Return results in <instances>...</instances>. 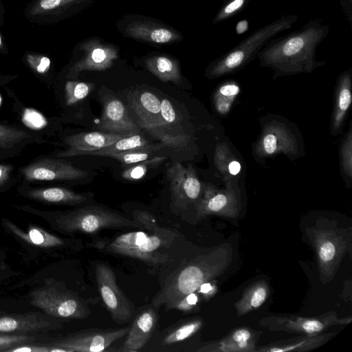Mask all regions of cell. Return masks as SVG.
<instances>
[{
	"label": "cell",
	"instance_id": "6da1fadb",
	"mask_svg": "<svg viewBox=\"0 0 352 352\" xmlns=\"http://www.w3.org/2000/svg\"><path fill=\"white\" fill-rule=\"evenodd\" d=\"M330 30L322 19H311L300 29L269 41L258 54L259 64L273 70V78L311 73L326 64L316 58V52Z\"/></svg>",
	"mask_w": 352,
	"mask_h": 352
},
{
	"label": "cell",
	"instance_id": "7a4b0ae2",
	"mask_svg": "<svg viewBox=\"0 0 352 352\" xmlns=\"http://www.w3.org/2000/svg\"><path fill=\"white\" fill-rule=\"evenodd\" d=\"M138 219L145 222L151 233L134 231L122 234L113 239H100L91 245L103 252L141 260L148 264L161 265L170 261L168 254L175 239V233L160 228L147 212H137Z\"/></svg>",
	"mask_w": 352,
	"mask_h": 352
},
{
	"label": "cell",
	"instance_id": "3957f363",
	"mask_svg": "<svg viewBox=\"0 0 352 352\" xmlns=\"http://www.w3.org/2000/svg\"><path fill=\"white\" fill-rule=\"evenodd\" d=\"M298 18V14H284L257 28L212 62L207 69V76L213 79L239 71L257 57L261 49L276 35L291 29Z\"/></svg>",
	"mask_w": 352,
	"mask_h": 352
},
{
	"label": "cell",
	"instance_id": "277c9868",
	"mask_svg": "<svg viewBox=\"0 0 352 352\" xmlns=\"http://www.w3.org/2000/svg\"><path fill=\"white\" fill-rule=\"evenodd\" d=\"M218 266L213 263L212 254L201 255L173 272L153 300L155 307L164 305L166 311L184 296L197 290L199 286L214 275Z\"/></svg>",
	"mask_w": 352,
	"mask_h": 352
},
{
	"label": "cell",
	"instance_id": "5b68a950",
	"mask_svg": "<svg viewBox=\"0 0 352 352\" xmlns=\"http://www.w3.org/2000/svg\"><path fill=\"white\" fill-rule=\"evenodd\" d=\"M55 222L59 229L68 232L93 234L104 229L143 228L136 220L99 206H85L56 213Z\"/></svg>",
	"mask_w": 352,
	"mask_h": 352
},
{
	"label": "cell",
	"instance_id": "8992f818",
	"mask_svg": "<svg viewBox=\"0 0 352 352\" xmlns=\"http://www.w3.org/2000/svg\"><path fill=\"white\" fill-rule=\"evenodd\" d=\"M128 102L134 111L140 125L164 144L179 146L186 142L184 137L170 136L162 129L167 126L160 113V100L153 93L133 91L129 94Z\"/></svg>",
	"mask_w": 352,
	"mask_h": 352
},
{
	"label": "cell",
	"instance_id": "52a82bcc",
	"mask_svg": "<svg viewBox=\"0 0 352 352\" xmlns=\"http://www.w3.org/2000/svg\"><path fill=\"white\" fill-rule=\"evenodd\" d=\"M30 296L31 305L53 317L83 318L89 314V309L81 298L54 286L35 289Z\"/></svg>",
	"mask_w": 352,
	"mask_h": 352
},
{
	"label": "cell",
	"instance_id": "ba28073f",
	"mask_svg": "<svg viewBox=\"0 0 352 352\" xmlns=\"http://www.w3.org/2000/svg\"><path fill=\"white\" fill-rule=\"evenodd\" d=\"M129 327L88 329L65 336L47 344L52 352H101L109 351L111 345L125 336Z\"/></svg>",
	"mask_w": 352,
	"mask_h": 352
},
{
	"label": "cell",
	"instance_id": "9c48e42d",
	"mask_svg": "<svg viewBox=\"0 0 352 352\" xmlns=\"http://www.w3.org/2000/svg\"><path fill=\"white\" fill-rule=\"evenodd\" d=\"M20 181L33 182L74 181L85 178L88 173L61 158L36 157L17 170Z\"/></svg>",
	"mask_w": 352,
	"mask_h": 352
},
{
	"label": "cell",
	"instance_id": "30bf717a",
	"mask_svg": "<svg viewBox=\"0 0 352 352\" xmlns=\"http://www.w3.org/2000/svg\"><path fill=\"white\" fill-rule=\"evenodd\" d=\"M95 272L99 292L112 319L119 324L129 322L133 316V308L118 285L113 270L100 262L96 265Z\"/></svg>",
	"mask_w": 352,
	"mask_h": 352
},
{
	"label": "cell",
	"instance_id": "8fae6325",
	"mask_svg": "<svg viewBox=\"0 0 352 352\" xmlns=\"http://www.w3.org/2000/svg\"><path fill=\"white\" fill-rule=\"evenodd\" d=\"M172 203L179 208H186L195 201L201 192V183L190 164L186 167L175 162L166 168Z\"/></svg>",
	"mask_w": 352,
	"mask_h": 352
},
{
	"label": "cell",
	"instance_id": "7c38bea8",
	"mask_svg": "<svg viewBox=\"0 0 352 352\" xmlns=\"http://www.w3.org/2000/svg\"><path fill=\"white\" fill-rule=\"evenodd\" d=\"M158 316L155 307L146 306L135 315L129 327L120 352H138L144 348L153 335L157 325Z\"/></svg>",
	"mask_w": 352,
	"mask_h": 352
},
{
	"label": "cell",
	"instance_id": "4fadbf2b",
	"mask_svg": "<svg viewBox=\"0 0 352 352\" xmlns=\"http://www.w3.org/2000/svg\"><path fill=\"white\" fill-rule=\"evenodd\" d=\"M49 141L17 124L0 122V162L20 155L31 144H42Z\"/></svg>",
	"mask_w": 352,
	"mask_h": 352
},
{
	"label": "cell",
	"instance_id": "5bb4252c",
	"mask_svg": "<svg viewBox=\"0 0 352 352\" xmlns=\"http://www.w3.org/2000/svg\"><path fill=\"white\" fill-rule=\"evenodd\" d=\"M126 136L114 133H78L67 135L63 139L67 148L56 151L53 156L58 158L79 156L81 153L98 150L108 146Z\"/></svg>",
	"mask_w": 352,
	"mask_h": 352
},
{
	"label": "cell",
	"instance_id": "9a60e30c",
	"mask_svg": "<svg viewBox=\"0 0 352 352\" xmlns=\"http://www.w3.org/2000/svg\"><path fill=\"white\" fill-rule=\"evenodd\" d=\"M349 319H340L336 314L329 313L314 318H270L269 325L272 329L311 335L317 334L333 324H345Z\"/></svg>",
	"mask_w": 352,
	"mask_h": 352
},
{
	"label": "cell",
	"instance_id": "2e32d148",
	"mask_svg": "<svg viewBox=\"0 0 352 352\" xmlns=\"http://www.w3.org/2000/svg\"><path fill=\"white\" fill-rule=\"evenodd\" d=\"M6 90L13 100L12 111L17 124L46 139L53 135L55 129L53 118H47L33 107L25 106L10 89L6 87Z\"/></svg>",
	"mask_w": 352,
	"mask_h": 352
},
{
	"label": "cell",
	"instance_id": "e0dca14e",
	"mask_svg": "<svg viewBox=\"0 0 352 352\" xmlns=\"http://www.w3.org/2000/svg\"><path fill=\"white\" fill-rule=\"evenodd\" d=\"M98 127L100 130L126 137L140 132L124 104L116 98H111L104 102Z\"/></svg>",
	"mask_w": 352,
	"mask_h": 352
},
{
	"label": "cell",
	"instance_id": "ac0fdd59",
	"mask_svg": "<svg viewBox=\"0 0 352 352\" xmlns=\"http://www.w3.org/2000/svg\"><path fill=\"white\" fill-rule=\"evenodd\" d=\"M18 192L23 197L36 201L58 205H78L87 200L84 194L77 193L70 189L52 187H32L30 183L21 181Z\"/></svg>",
	"mask_w": 352,
	"mask_h": 352
},
{
	"label": "cell",
	"instance_id": "d6986e66",
	"mask_svg": "<svg viewBox=\"0 0 352 352\" xmlns=\"http://www.w3.org/2000/svg\"><path fill=\"white\" fill-rule=\"evenodd\" d=\"M60 327L38 313L4 315L0 316V333L27 334L49 331Z\"/></svg>",
	"mask_w": 352,
	"mask_h": 352
},
{
	"label": "cell",
	"instance_id": "ffe728a7",
	"mask_svg": "<svg viewBox=\"0 0 352 352\" xmlns=\"http://www.w3.org/2000/svg\"><path fill=\"white\" fill-rule=\"evenodd\" d=\"M78 0H32L24 9L25 17L31 22L50 24L63 19Z\"/></svg>",
	"mask_w": 352,
	"mask_h": 352
},
{
	"label": "cell",
	"instance_id": "44dd1931",
	"mask_svg": "<svg viewBox=\"0 0 352 352\" xmlns=\"http://www.w3.org/2000/svg\"><path fill=\"white\" fill-rule=\"evenodd\" d=\"M351 70L340 74L338 80L335 106L331 120L332 133L338 134L342 129L343 122L351 104Z\"/></svg>",
	"mask_w": 352,
	"mask_h": 352
},
{
	"label": "cell",
	"instance_id": "7402d4cb",
	"mask_svg": "<svg viewBox=\"0 0 352 352\" xmlns=\"http://www.w3.org/2000/svg\"><path fill=\"white\" fill-rule=\"evenodd\" d=\"M3 222L15 236L35 246L50 248H60L65 245L63 239L38 227L30 226L28 232H25L8 219H3Z\"/></svg>",
	"mask_w": 352,
	"mask_h": 352
},
{
	"label": "cell",
	"instance_id": "603a6c76",
	"mask_svg": "<svg viewBox=\"0 0 352 352\" xmlns=\"http://www.w3.org/2000/svg\"><path fill=\"white\" fill-rule=\"evenodd\" d=\"M115 55L102 47H96L82 60L78 61L71 67L66 78L74 79L78 73L83 70H102L109 67Z\"/></svg>",
	"mask_w": 352,
	"mask_h": 352
},
{
	"label": "cell",
	"instance_id": "cb8c5ba5",
	"mask_svg": "<svg viewBox=\"0 0 352 352\" xmlns=\"http://www.w3.org/2000/svg\"><path fill=\"white\" fill-rule=\"evenodd\" d=\"M201 325V320L197 318L181 320L163 331L160 343L170 346L184 341L199 330Z\"/></svg>",
	"mask_w": 352,
	"mask_h": 352
},
{
	"label": "cell",
	"instance_id": "d4e9b609",
	"mask_svg": "<svg viewBox=\"0 0 352 352\" xmlns=\"http://www.w3.org/2000/svg\"><path fill=\"white\" fill-rule=\"evenodd\" d=\"M333 333L323 335L311 334L292 339L285 344L272 346L267 349H260L261 351L285 352V351H305L315 349L328 340Z\"/></svg>",
	"mask_w": 352,
	"mask_h": 352
},
{
	"label": "cell",
	"instance_id": "484cf974",
	"mask_svg": "<svg viewBox=\"0 0 352 352\" xmlns=\"http://www.w3.org/2000/svg\"><path fill=\"white\" fill-rule=\"evenodd\" d=\"M146 139L139 134L122 138L111 145L95 151L83 152L80 155H94L108 157L111 154L129 150L138 149L150 146Z\"/></svg>",
	"mask_w": 352,
	"mask_h": 352
},
{
	"label": "cell",
	"instance_id": "4316f807",
	"mask_svg": "<svg viewBox=\"0 0 352 352\" xmlns=\"http://www.w3.org/2000/svg\"><path fill=\"white\" fill-rule=\"evenodd\" d=\"M23 62L25 65L46 86L52 85V63L45 54L27 51L24 53Z\"/></svg>",
	"mask_w": 352,
	"mask_h": 352
},
{
	"label": "cell",
	"instance_id": "83f0119b",
	"mask_svg": "<svg viewBox=\"0 0 352 352\" xmlns=\"http://www.w3.org/2000/svg\"><path fill=\"white\" fill-rule=\"evenodd\" d=\"M234 197L227 192L213 194L210 189L206 190L204 199L197 207V216L222 214L233 203Z\"/></svg>",
	"mask_w": 352,
	"mask_h": 352
},
{
	"label": "cell",
	"instance_id": "f1b7e54d",
	"mask_svg": "<svg viewBox=\"0 0 352 352\" xmlns=\"http://www.w3.org/2000/svg\"><path fill=\"white\" fill-rule=\"evenodd\" d=\"M148 69L164 82L172 81L179 84L181 75L177 64L165 56H157L147 61Z\"/></svg>",
	"mask_w": 352,
	"mask_h": 352
},
{
	"label": "cell",
	"instance_id": "f546056e",
	"mask_svg": "<svg viewBox=\"0 0 352 352\" xmlns=\"http://www.w3.org/2000/svg\"><path fill=\"white\" fill-rule=\"evenodd\" d=\"M240 92V87L234 81H228L218 87L214 96V104L217 111L227 114Z\"/></svg>",
	"mask_w": 352,
	"mask_h": 352
},
{
	"label": "cell",
	"instance_id": "4dcf8cb0",
	"mask_svg": "<svg viewBox=\"0 0 352 352\" xmlns=\"http://www.w3.org/2000/svg\"><path fill=\"white\" fill-rule=\"evenodd\" d=\"M94 85L68 79L63 88V104L66 107L76 104L94 89Z\"/></svg>",
	"mask_w": 352,
	"mask_h": 352
},
{
	"label": "cell",
	"instance_id": "1f68e13d",
	"mask_svg": "<svg viewBox=\"0 0 352 352\" xmlns=\"http://www.w3.org/2000/svg\"><path fill=\"white\" fill-rule=\"evenodd\" d=\"M267 296V287L264 283L251 287L237 303L238 312L244 314L252 309L259 307Z\"/></svg>",
	"mask_w": 352,
	"mask_h": 352
},
{
	"label": "cell",
	"instance_id": "d6a6232c",
	"mask_svg": "<svg viewBox=\"0 0 352 352\" xmlns=\"http://www.w3.org/2000/svg\"><path fill=\"white\" fill-rule=\"evenodd\" d=\"M163 146L150 145L147 147L126 151L109 155L108 157L116 159L124 164H133L148 160L153 153Z\"/></svg>",
	"mask_w": 352,
	"mask_h": 352
},
{
	"label": "cell",
	"instance_id": "836d02e7",
	"mask_svg": "<svg viewBox=\"0 0 352 352\" xmlns=\"http://www.w3.org/2000/svg\"><path fill=\"white\" fill-rule=\"evenodd\" d=\"M252 0H223L214 16L212 23L218 24L228 20L242 12Z\"/></svg>",
	"mask_w": 352,
	"mask_h": 352
},
{
	"label": "cell",
	"instance_id": "e575fe53",
	"mask_svg": "<svg viewBox=\"0 0 352 352\" xmlns=\"http://www.w3.org/2000/svg\"><path fill=\"white\" fill-rule=\"evenodd\" d=\"M165 159V157H155L152 159L135 163V165L129 166L122 171L121 175L122 178L127 180L140 179L144 177L148 168L158 166Z\"/></svg>",
	"mask_w": 352,
	"mask_h": 352
},
{
	"label": "cell",
	"instance_id": "d590c367",
	"mask_svg": "<svg viewBox=\"0 0 352 352\" xmlns=\"http://www.w3.org/2000/svg\"><path fill=\"white\" fill-rule=\"evenodd\" d=\"M279 131L275 129L273 131H268L263 135L260 143L261 150L264 155H272L278 151L285 150V138L278 135Z\"/></svg>",
	"mask_w": 352,
	"mask_h": 352
},
{
	"label": "cell",
	"instance_id": "8d00e7d4",
	"mask_svg": "<svg viewBox=\"0 0 352 352\" xmlns=\"http://www.w3.org/2000/svg\"><path fill=\"white\" fill-rule=\"evenodd\" d=\"M318 252L320 264L329 265L335 263L338 250L334 239L324 237L320 240L318 242Z\"/></svg>",
	"mask_w": 352,
	"mask_h": 352
},
{
	"label": "cell",
	"instance_id": "74e56055",
	"mask_svg": "<svg viewBox=\"0 0 352 352\" xmlns=\"http://www.w3.org/2000/svg\"><path fill=\"white\" fill-rule=\"evenodd\" d=\"M14 170V165L0 162V192L8 190L20 180Z\"/></svg>",
	"mask_w": 352,
	"mask_h": 352
},
{
	"label": "cell",
	"instance_id": "f35d334b",
	"mask_svg": "<svg viewBox=\"0 0 352 352\" xmlns=\"http://www.w3.org/2000/svg\"><path fill=\"white\" fill-rule=\"evenodd\" d=\"M35 340V336L28 334H3L0 333V351H6L16 345L30 343Z\"/></svg>",
	"mask_w": 352,
	"mask_h": 352
},
{
	"label": "cell",
	"instance_id": "ab89813d",
	"mask_svg": "<svg viewBox=\"0 0 352 352\" xmlns=\"http://www.w3.org/2000/svg\"><path fill=\"white\" fill-rule=\"evenodd\" d=\"M198 304L199 297L194 292L180 298L173 306V309L188 314L195 311L197 308Z\"/></svg>",
	"mask_w": 352,
	"mask_h": 352
},
{
	"label": "cell",
	"instance_id": "60d3db41",
	"mask_svg": "<svg viewBox=\"0 0 352 352\" xmlns=\"http://www.w3.org/2000/svg\"><path fill=\"white\" fill-rule=\"evenodd\" d=\"M342 165L345 174L351 177V131H349L348 136L343 144L342 148Z\"/></svg>",
	"mask_w": 352,
	"mask_h": 352
},
{
	"label": "cell",
	"instance_id": "b9f144b4",
	"mask_svg": "<svg viewBox=\"0 0 352 352\" xmlns=\"http://www.w3.org/2000/svg\"><path fill=\"white\" fill-rule=\"evenodd\" d=\"M6 352H52V347L47 344H34L30 342L16 345Z\"/></svg>",
	"mask_w": 352,
	"mask_h": 352
},
{
	"label": "cell",
	"instance_id": "7bdbcfd3",
	"mask_svg": "<svg viewBox=\"0 0 352 352\" xmlns=\"http://www.w3.org/2000/svg\"><path fill=\"white\" fill-rule=\"evenodd\" d=\"M148 37L157 43L170 42L174 38L173 32L165 28H155L148 32Z\"/></svg>",
	"mask_w": 352,
	"mask_h": 352
},
{
	"label": "cell",
	"instance_id": "ee69618b",
	"mask_svg": "<svg viewBox=\"0 0 352 352\" xmlns=\"http://www.w3.org/2000/svg\"><path fill=\"white\" fill-rule=\"evenodd\" d=\"M160 113L166 125L176 122V114L173 106L167 99L160 101Z\"/></svg>",
	"mask_w": 352,
	"mask_h": 352
},
{
	"label": "cell",
	"instance_id": "f6af8a7d",
	"mask_svg": "<svg viewBox=\"0 0 352 352\" xmlns=\"http://www.w3.org/2000/svg\"><path fill=\"white\" fill-rule=\"evenodd\" d=\"M342 11L350 25H352V0H340Z\"/></svg>",
	"mask_w": 352,
	"mask_h": 352
},
{
	"label": "cell",
	"instance_id": "bcb514c9",
	"mask_svg": "<svg viewBox=\"0 0 352 352\" xmlns=\"http://www.w3.org/2000/svg\"><path fill=\"white\" fill-rule=\"evenodd\" d=\"M19 77L16 74H0V87H6L8 84L14 81Z\"/></svg>",
	"mask_w": 352,
	"mask_h": 352
},
{
	"label": "cell",
	"instance_id": "7dc6e473",
	"mask_svg": "<svg viewBox=\"0 0 352 352\" xmlns=\"http://www.w3.org/2000/svg\"><path fill=\"white\" fill-rule=\"evenodd\" d=\"M213 289V285L210 283L204 282L199 286L197 291L204 296H208L212 292Z\"/></svg>",
	"mask_w": 352,
	"mask_h": 352
},
{
	"label": "cell",
	"instance_id": "c3c4849f",
	"mask_svg": "<svg viewBox=\"0 0 352 352\" xmlns=\"http://www.w3.org/2000/svg\"><path fill=\"white\" fill-rule=\"evenodd\" d=\"M249 27V23L247 20L239 21L235 27L236 34H241L245 32Z\"/></svg>",
	"mask_w": 352,
	"mask_h": 352
},
{
	"label": "cell",
	"instance_id": "681fc988",
	"mask_svg": "<svg viewBox=\"0 0 352 352\" xmlns=\"http://www.w3.org/2000/svg\"><path fill=\"white\" fill-rule=\"evenodd\" d=\"M241 164L238 161H232L228 165L229 173L232 175H237L241 170Z\"/></svg>",
	"mask_w": 352,
	"mask_h": 352
},
{
	"label": "cell",
	"instance_id": "f907efd6",
	"mask_svg": "<svg viewBox=\"0 0 352 352\" xmlns=\"http://www.w3.org/2000/svg\"><path fill=\"white\" fill-rule=\"evenodd\" d=\"M0 54L3 55H8L9 54V50L7 44L0 32Z\"/></svg>",
	"mask_w": 352,
	"mask_h": 352
},
{
	"label": "cell",
	"instance_id": "816d5d0a",
	"mask_svg": "<svg viewBox=\"0 0 352 352\" xmlns=\"http://www.w3.org/2000/svg\"><path fill=\"white\" fill-rule=\"evenodd\" d=\"M4 14H5V8L4 6L0 0V28L3 25L4 21Z\"/></svg>",
	"mask_w": 352,
	"mask_h": 352
}]
</instances>
